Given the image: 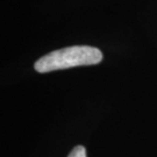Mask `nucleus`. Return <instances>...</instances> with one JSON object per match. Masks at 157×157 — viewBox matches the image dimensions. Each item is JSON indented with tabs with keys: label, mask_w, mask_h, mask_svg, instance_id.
Listing matches in <instances>:
<instances>
[{
	"label": "nucleus",
	"mask_w": 157,
	"mask_h": 157,
	"mask_svg": "<svg viewBox=\"0 0 157 157\" xmlns=\"http://www.w3.org/2000/svg\"><path fill=\"white\" fill-rule=\"evenodd\" d=\"M102 61V54L98 48L90 45H73L51 51L35 63V70L40 73L64 70L75 67L95 65Z\"/></svg>",
	"instance_id": "obj_1"
},
{
	"label": "nucleus",
	"mask_w": 157,
	"mask_h": 157,
	"mask_svg": "<svg viewBox=\"0 0 157 157\" xmlns=\"http://www.w3.org/2000/svg\"><path fill=\"white\" fill-rule=\"evenodd\" d=\"M67 157H86V150L83 146L75 147Z\"/></svg>",
	"instance_id": "obj_2"
}]
</instances>
